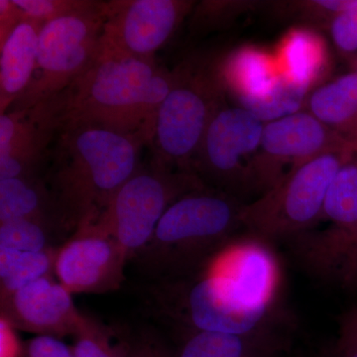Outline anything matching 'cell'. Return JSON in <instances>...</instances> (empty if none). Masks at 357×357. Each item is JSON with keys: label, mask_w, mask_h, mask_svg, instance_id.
<instances>
[{"label": "cell", "mask_w": 357, "mask_h": 357, "mask_svg": "<svg viewBox=\"0 0 357 357\" xmlns=\"http://www.w3.org/2000/svg\"><path fill=\"white\" fill-rule=\"evenodd\" d=\"M176 70L102 46L88 70L55 98L33 107L53 122L96 124L151 145L157 114Z\"/></svg>", "instance_id": "cell-1"}, {"label": "cell", "mask_w": 357, "mask_h": 357, "mask_svg": "<svg viewBox=\"0 0 357 357\" xmlns=\"http://www.w3.org/2000/svg\"><path fill=\"white\" fill-rule=\"evenodd\" d=\"M46 181L66 231L96 222L140 168L142 141L112 129L67 122L57 126Z\"/></svg>", "instance_id": "cell-2"}, {"label": "cell", "mask_w": 357, "mask_h": 357, "mask_svg": "<svg viewBox=\"0 0 357 357\" xmlns=\"http://www.w3.org/2000/svg\"><path fill=\"white\" fill-rule=\"evenodd\" d=\"M244 204L208 187L188 192L169 206L134 258L161 282L190 276L239 236Z\"/></svg>", "instance_id": "cell-3"}, {"label": "cell", "mask_w": 357, "mask_h": 357, "mask_svg": "<svg viewBox=\"0 0 357 357\" xmlns=\"http://www.w3.org/2000/svg\"><path fill=\"white\" fill-rule=\"evenodd\" d=\"M220 62L192 57L175 68V84L160 105L155 122L154 163L194 173L192 164L206 129L227 105Z\"/></svg>", "instance_id": "cell-4"}, {"label": "cell", "mask_w": 357, "mask_h": 357, "mask_svg": "<svg viewBox=\"0 0 357 357\" xmlns=\"http://www.w3.org/2000/svg\"><path fill=\"white\" fill-rule=\"evenodd\" d=\"M356 148L321 155L286 176L269 191L244 204V234L271 244L310 231L321 222L328 188Z\"/></svg>", "instance_id": "cell-5"}, {"label": "cell", "mask_w": 357, "mask_h": 357, "mask_svg": "<svg viewBox=\"0 0 357 357\" xmlns=\"http://www.w3.org/2000/svg\"><path fill=\"white\" fill-rule=\"evenodd\" d=\"M160 305L183 330L225 333L281 332L279 306L255 304L225 279L199 270L161 282Z\"/></svg>", "instance_id": "cell-6"}, {"label": "cell", "mask_w": 357, "mask_h": 357, "mask_svg": "<svg viewBox=\"0 0 357 357\" xmlns=\"http://www.w3.org/2000/svg\"><path fill=\"white\" fill-rule=\"evenodd\" d=\"M105 4L93 1L82 10L45 23L31 83L9 110L30 109L48 102L88 70L100 48Z\"/></svg>", "instance_id": "cell-7"}, {"label": "cell", "mask_w": 357, "mask_h": 357, "mask_svg": "<svg viewBox=\"0 0 357 357\" xmlns=\"http://www.w3.org/2000/svg\"><path fill=\"white\" fill-rule=\"evenodd\" d=\"M264 122L241 107L225 105L206 129L192 172L211 189L246 203L257 196L255 163Z\"/></svg>", "instance_id": "cell-8"}, {"label": "cell", "mask_w": 357, "mask_h": 357, "mask_svg": "<svg viewBox=\"0 0 357 357\" xmlns=\"http://www.w3.org/2000/svg\"><path fill=\"white\" fill-rule=\"evenodd\" d=\"M204 187L196 174L172 170L152 162L147 168L141 166L122 185L98 220L131 259L149 243L174 202Z\"/></svg>", "instance_id": "cell-9"}, {"label": "cell", "mask_w": 357, "mask_h": 357, "mask_svg": "<svg viewBox=\"0 0 357 357\" xmlns=\"http://www.w3.org/2000/svg\"><path fill=\"white\" fill-rule=\"evenodd\" d=\"M347 148L356 147L309 110L264 123L255 163L257 198L312 159Z\"/></svg>", "instance_id": "cell-10"}, {"label": "cell", "mask_w": 357, "mask_h": 357, "mask_svg": "<svg viewBox=\"0 0 357 357\" xmlns=\"http://www.w3.org/2000/svg\"><path fill=\"white\" fill-rule=\"evenodd\" d=\"M196 2L191 0H116L105 2L100 44L126 55L155 60Z\"/></svg>", "instance_id": "cell-11"}, {"label": "cell", "mask_w": 357, "mask_h": 357, "mask_svg": "<svg viewBox=\"0 0 357 357\" xmlns=\"http://www.w3.org/2000/svg\"><path fill=\"white\" fill-rule=\"evenodd\" d=\"M129 260L121 243L100 220L79 227L59 248L55 275L70 294L117 290Z\"/></svg>", "instance_id": "cell-12"}, {"label": "cell", "mask_w": 357, "mask_h": 357, "mask_svg": "<svg viewBox=\"0 0 357 357\" xmlns=\"http://www.w3.org/2000/svg\"><path fill=\"white\" fill-rule=\"evenodd\" d=\"M199 270L225 279L255 304L279 306L280 266L271 244L261 239L239 234Z\"/></svg>", "instance_id": "cell-13"}, {"label": "cell", "mask_w": 357, "mask_h": 357, "mask_svg": "<svg viewBox=\"0 0 357 357\" xmlns=\"http://www.w3.org/2000/svg\"><path fill=\"white\" fill-rule=\"evenodd\" d=\"M1 316L17 331L62 338L75 335L86 321L72 294L54 277H45L0 300Z\"/></svg>", "instance_id": "cell-14"}, {"label": "cell", "mask_w": 357, "mask_h": 357, "mask_svg": "<svg viewBox=\"0 0 357 357\" xmlns=\"http://www.w3.org/2000/svg\"><path fill=\"white\" fill-rule=\"evenodd\" d=\"M57 128L34 109L0 114V178L36 177Z\"/></svg>", "instance_id": "cell-15"}, {"label": "cell", "mask_w": 357, "mask_h": 357, "mask_svg": "<svg viewBox=\"0 0 357 357\" xmlns=\"http://www.w3.org/2000/svg\"><path fill=\"white\" fill-rule=\"evenodd\" d=\"M321 220L330 222V227L311 230L301 239L303 253L311 261H323L337 252L357 227V151L333 178Z\"/></svg>", "instance_id": "cell-16"}, {"label": "cell", "mask_w": 357, "mask_h": 357, "mask_svg": "<svg viewBox=\"0 0 357 357\" xmlns=\"http://www.w3.org/2000/svg\"><path fill=\"white\" fill-rule=\"evenodd\" d=\"M44 24L42 21L25 18L0 45V114L8 112L29 88Z\"/></svg>", "instance_id": "cell-17"}, {"label": "cell", "mask_w": 357, "mask_h": 357, "mask_svg": "<svg viewBox=\"0 0 357 357\" xmlns=\"http://www.w3.org/2000/svg\"><path fill=\"white\" fill-rule=\"evenodd\" d=\"M274 57L280 74L311 93L321 86L332 69L328 43L307 26L289 30L277 45Z\"/></svg>", "instance_id": "cell-18"}, {"label": "cell", "mask_w": 357, "mask_h": 357, "mask_svg": "<svg viewBox=\"0 0 357 357\" xmlns=\"http://www.w3.org/2000/svg\"><path fill=\"white\" fill-rule=\"evenodd\" d=\"M183 331L175 357H285L288 347L282 332L239 335Z\"/></svg>", "instance_id": "cell-19"}, {"label": "cell", "mask_w": 357, "mask_h": 357, "mask_svg": "<svg viewBox=\"0 0 357 357\" xmlns=\"http://www.w3.org/2000/svg\"><path fill=\"white\" fill-rule=\"evenodd\" d=\"M307 110L357 148V73L321 84L310 93Z\"/></svg>", "instance_id": "cell-20"}, {"label": "cell", "mask_w": 357, "mask_h": 357, "mask_svg": "<svg viewBox=\"0 0 357 357\" xmlns=\"http://www.w3.org/2000/svg\"><path fill=\"white\" fill-rule=\"evenodd\" d=\"M227 93L241 102L264 93L280 72L274 55L255 45H244L220 62Z\"/></svg>", "instance_id": "cell-21"}, {"label": "cell", "mask_w": 357, "mask_h": 357, "mask_svg": "<svg viewBox=\"0 0 357 357\" xmlns=\"http://www.w3.org/2000/svg\"><path fill=\"white\" fill-rule=\"evenodd\" d=\"M25 218L57 223L67 234L44 178H0V223Z\"/></svg>", "instance_id": "cell-22"}, {"label": "cell", "mask_w": 357, "mask_h": 357, "mask_svg": "<svg viewBox=\"0 0 357 357\" xmlns=\"http://www.w3.org/2000/svg\"><path fill=\"white\" fill-rule=\"evenodd\" d=\"M58 250L30 252L0 248V300L39 279L54 277Z\"/></svg>", "instance_id": "cell-23"}, {"label": "cell", "mask_w": 357, "mask_h": 357, "mask_svg": "<svg viewBox=\"0 0 357 357\" xmlns=\"http://www.w3.org/2000/svg\"><path fill=\"white\" fill-rule=\"evenodd\" d=\"M310 93L309 89L279 74L264 93L243 100L239 102V107L267 123L304 110L303 107H306Z\"/></svg>", "instance_id": "cell-24"}, {"label": "cell", "mask_w": 357, "mask_h": 357, "mask_svg": "<svg viewBox=\"0 0 357 357\" xmlns=\"http://www.w3.org/2000/svg\"><path fill=\"white\" fill-rule=\"evenodd\" d=\"M66 232L57 223L25 218L0 223V248L30 252H45L57 249L56 238Z\"/></svg>", "instance_id": "cell-25"}, {"label": "cell", "mask_w": 357, "mask_h": 357, "mask_svg": "<svg viewBox=\"0 0 357 357\" xmlns=\"http://www.w3.org/2000/svg\"><path fill=\"white\" fill-rule=\"evenodd\" d=\"M74 337L76 357H126L130 347V340H117L107 326L88 316Z\"/></svg>", "instance_id": "cell-26"}, {"label": "cell", "mask_w": 357, "mask_h": 357, "mask_svg": "<svg viewBox=\"0 0 357 357\" xmlns=\"http://www.w3.org/2000/svg\"><path fill=\"white\" fill-rule=\"evenodd\" d=\"M255 1H202L192 11V35H203L229 26L241 14L257 6Z\"/></svg>", "instance_id": "cell-27"}, {"label": "cell", "mask_w": 357, "mask_h": 357, "mask_svg": "<svg viewBox=\"0 0 357 357\" xmlns=\"http://www.w3.org/2000/svg\"><path fill=\"white\" fill-rule=\"evenodd\" d=\"M354 0H307L275 3L276 13L295 16L309 24L328 28L333 16L352 6Z\"/></svg>", "instance_id": "cell-28"}, {"label": "cell", "mask_w": 357, "mask_h": 357, "mask_svg": "<svg viewBox=\"0 0 357 357\" xmlns=\"http://www.w3.org/2000/svg\"><path fill=\"white\" fill-rule=\"evenodd\" d=\"M331 38L338 53L357 62V0L349 8L333 16L328 26Z\"/></svg>", "instance_id": "cell-29"}, {"label": "cell", "mask_w": 357, "mask_h": 357, "mask_svg": "<svg viewBox=\"0 0 357 357\" xmlns=\"http://www.w3.org/2000/svg\"><path fill=\"white\" fill-rule=\"evenodd\" d=\"M26 18L47 23L91 6V0H13Z\"/></svg>", "instance_id": "cell-30"}, {"label": "cell", "mask_w": 357, "mask_h": 357, "mask_svg": "<svg viewBox=\"0 0 357 357\" xmlns=\"http://www.w3.org/2000/svg\"><path fill=\"white\" fill-rule=\"evenodd\" d=\"M338 267L335 283L344 290L357 291V227L349 236Z\"/></svg>", "instance_id": "cell-31"}, {"label": "cell", "mask_w": 357, "mask_h": 357, "mask_svg": "<svg viewBox=\"0 0 357 357\" xmlns=\"http://www.w3.org/2000/svg\"><path fill=\"white\" fill-rule=\"evenodd\" d=\"M22 357H76L61 338L37 335L24 344Z\"/></svg>", "instance_id": "cell-32"}, {"label": "cell", "mask_w": 357, "mask_h": 357, "mask_svg": "<svg viewBox=\"0 0 357 357\" xmlns=\"http://www.w3.org/2000/svg\"><path fill=\"white\" fill-rule=\"evenodd\" d=\"M25 18L24 13L13 0H0V45L6 41Z\"/></svg>", "instance_id": "cell-33"}, {"label": "cell", "mask_w": 357, "mask_h": 357, "mask_svg": "<svg viewBox=\"0 0 357 357\" xmlns=\"http://www.w3.org/2000/svg\"><path fill=\"white\" fill-rule=\"evenodd\" d=\"M126 357H175V354L156 338L143 337L130 340Z\"/></svg>", "instance_id": "cell-34"}, {"label": "cell", "mask_w": 357, "mask_h": 357, "mask_svg": "<svg viewBox=\"0 0 357 357\" xmlns=\"http://www.w3.org/2000/svg\"><path fill=\"white\" fill-rule=\"evenodd\" d=\"M24 344H21L17 330L6 319L0 317V354L1 357H22Z\"/></svg>", "instance_id": "cell-35"}, {"label": "cell", "mask_w": 357, "mask_h": 357, "mask_svg": "<svg viewBox=\"0 0 357 357\" xmlns=\"http://www.w3.org/2000/svg\"><path fill=\"white\" fill-rule=\"evenodd\" d=\"M337 351L357 349V307L342 316L340 323Z\"/></svg>", "instance_id": "cell-36"}, {"label": "cell", "mask_w": 357, "mask_h": 357, "mask_svg": "<svg viewBox=\"0 0 357 357\" xmlns=\"http://www.w3.org/2000/svg\"><path fill=\"white\" fill-rule=\"evenodd\" d=\"M338 357H357V349L337 351Z\"/></svg>", "instance_id": "cell-37"}, {"label": "cell", "mask_w": 357, "mask_h": 357, "mask_svg": "<svg viewBox=\"0 0 357 357\" xmlns=\"http://www.w3.org/2000/svg\"><path fill=\"white\" fill-rule=\"evenodd\" d=\"M354 70H356V72L357 73V62L356 63V64L354 65Z\"/></svg>", "instance_id": "cell-38"}]
</instances>
